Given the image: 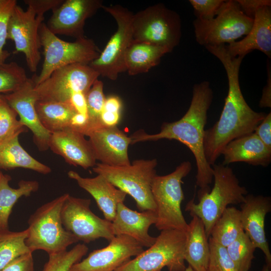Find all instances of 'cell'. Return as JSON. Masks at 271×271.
<instances>
[{
    "mask_svg": "<svg viewBox=\"0 0 271 271\" xmlns=\"http://www.w3.org/2000/svg\"><path fill=\"white\" fill-rule=\"evenodd\" d=\"M205 48L222 63L228 81V94L220 117L204 133L205 157L208 164L212 166L228 143L253 132L266 114L252 110L242 94L239 71L244 56H230L225 45L207 46Z\"/></svg>",
    "mask_w": 271,
    "mask_h": 271,
    "instance_id": "6da1fadb",
    "label": "cell"
},
{
    "mask_svg": "<svg viewBox=\"0 0 271 271\" xmlns=\"http://www.w3.org/2000/svg\"><path fill=\"white\" fill-rule=\"evenodd\" d=\"M213 97L208 81L195 84L190 106L182 118L174 122H164L160 131L156 134L138 131L130 137L131 144L168 139L175 140L186 145L195 159L196 184L200 188L198 193L210 191L209 185L213 179L212 166L207 162L204 152L205 127Z\"/></svg>",
    "mask_w": 271,
    "mask_h": 271,
    "instance_id": "7a4b0ae2",
    "label": "cell"
},
{
    "mask_svg": "<svg viewBox=\"0 0 271 271\" xmlns=\"http://www.w3.org/2000/svg\"><path fill=\"white\" fill-rule=\"evenodd\" d=\"M212 167L214 181L213 188L209 192L198 193V203L192 199L185 207L191 216H196L202 220L208 237L215 223L228 206L241 204L247 194L246 188L240 185L231 168L215 164Z\"/></svg>",
    "mask_w": 271,
    "mask_h": 271,
    "instance_id": "3957f363",
    "label": "cell"
},
{
    "mask_svg": "<svg viewBox=\"0 0 271 271\" xmlns=\"http://www.w3.org/2000/svg\"><path fill=\"white\" fill-rule=\"evenodd\" d=\"M68 193H65L39 207L28 220L25 242L33 252L43 250L48 255L67 250L78 242L63 226L61 212Z\"/></svg>",
    "mask_w": 271,
    "mask_h": 271,
    "instance_id": "277c9868",
    "label": "cell"
},
{
    "mask_svg": "<svg viewBox=\"0 0 271 271\" xmlns=\"http://www.w3.org/2000/svg\"><path fill=\"white\" fill-rule=\"evenodd\" d=\"M156 159L134 160L128 165L111 166L96 164L92 170L106 179L118 189L130 195L140 211L156 212L151 184L156 175Z\"/></svg>",
    "mask_w": 271,
    "mask_h": 271,
    "instance_id": "5b68a950",
    "label": "cell"
},
{
    "mask_svg": "<svg viewBox=\"0 0 271 271\" xmlns=\"http://www.w3.org/2000/svg\"><path fill=\"white\" fill-rule=\"evenodd\" d=\"M192 170L189 161H184L172 173L156 175L151 184V191L156 206L157 215L155 227L159 230L177 229L186 231L188 223L181 210L184 198L182 179Z\"/></svg>",
    "mask_w": 271,
    "mask_h": 271,
    "instance_id": "8992f818",
    "label": "cell"
},
{
    "mask_svg": "<svg viewBox=\"0 0 271 271\" xmlns=\"http://www.w3.org/2000/svg\"><path fill=\"white\" fill-rule=\"evenodd\" d=\"M39 38L44 59L39 75L32 77L35 85L61 67L74 64H89L101 53L92 39L84 37L73 42L65 41L51 32L43 23L40 28Z\"/></svg>",
    "mask_w": 271,
    "mask_h": 271,
    "instance_id": "52a82bcc",
    "label": "cell"
},
{
    "mask_svg": "<svg viewBox=\"0 0 271 271\" xmlns=\"http://www.w3.org/2000/svg\"><path fill=\"white\" fill-rule=\"evenodd\" d=\"M132 41L149 43L171 52L181 37L179 15L163 4L149 6L133 14Z\"/></svg>",
    "mask_w": 271,
    "mask_h": 271,
    "instance_id": "ba28073f",
    "label": "cell"
},
{
    "mask_svg": "<svg viewBox=\"0 0 271 271\" xmlns=\"http://www.w3.org/2000/svg\"><path fill=\"white\" fill-rule=\"evenodd\" d=\"M186 239L185 231L162 230L152 246L115 271H184Z\"/></svg>",
    "mask_w": 271,
    "mask_h": 271,
    "instance_id": "9c48e42d",
    "label": "cell"
},
{
    "mask_svg": "<svg viewBox=\"0 0 271 271\" xmlns=\"http://www.w3.org/2000/svg\"><path fill=\"white\" fill-rule=\"evenodd\" d=\"M253 19L246 16L236 1H225L216 17L208 20L193 21L196 41L205 47L224 45L246 35Z\"/></svg>",
    "mask_w": 271,
    "mask_h": 271,
    "instance_id": "30bf717a",
    "label": "cell"
},
{
    "mask_svg": "<svg viewBox=\"0 0 271 271\" xmlns=\"http://www.w3.org/2000/svg\"><path fill=\"white\" fill-rule=\"evenodd\" d=\"M105 12L113 17L117 30L112 35L99 57L88 65L102 77L115 80L120 73L126 71L124 57L132 42L133 13L120 5L103 6Z\"/></svg>",
    "mask_w": 271,
    "mask_h": 271,
    "instance_id": "8fae6325",
    "label": "cell"
},
{
    "mask_svg": "<svg viewBox=\"0 0 271 271\" xmlns=\"http://www.w3.org/2000/svg\"><path fill=\"white\" fill-rule=\"evenodd\" d=\"M24 10L16 5L11 15L8 26L7 39L14 41L17 53H22L28 67L35 72L41 60L39 30L44 19L45 13L29 0Z\"/></svg>",
    "mask_w": 271,
    "mask_h": 271,
    "instance_id": "7c38bea8",
    "label": "cell"
},
{
    "mask_svg": "<svg viewBox=\"0 0 271 271\" xmlns=\"http://www.w3.org/2000/svg\"><path fill=\"white\" fill-rule=\"evenodd\" d=\"M99 76L88 64H74L61 67L35 85L38 100L69 102L75 93L86 95Z\"/></svg>",
    "mask_w": 271,
    "mask_h": 271,
    "instance_id": "4fadbf2b",
    "label": "cell"
},
{
    "mask_svg": "<svg viewBox=\"0 0 271 271\" xmlns=\"http://www.w3.org/2000/svg\"><path fill=\"white\" fill-rule=\"evenodd\" d=\"M90 199L68 194L61 212L63 227L78 241L89 243L100 238L110 241L115 236L112 222L95 215L90 208Z\"/></svg>",
    "mask_w": 271,
    "mask_h": 271,
    "instance_id": "5bb4252c",
    "label": "cell"
},
{
    "mask_svg": "<svg viewBox=\"0 0 271 271\" xmlns=\"http://www.w3.org/2000/svg\"><path fill=\"white\" fill-rule=\"evenodd\" d=\"M144 250V247L132 237L116 235L107 246L94 250L69 271H115Z\"/></svg>",
    "mask_w": 271,
    "mask_h": 271,
    "instance_id": "9a60e30c",
    "label": "cell"
},
{
    "mask_svg": "<svg viewBox=\"0 0 271 271\" xmlns=\"http://www.w3.org/2000/svg\"><path fill=\"white\" fill-rule=\"evenodd\" d=\"M101 0H66L52 11L46 25L53 34L83 38L86 20L103 6Z\"/></svg>",
    "mask_w": 271,
    "mask_h": 271,
    "instance_id": "2e32d148",
    "label": "cell"
},
{
    "mask_svg": "<svg viewBox=\"0 0 271 271\" xmlns=\"http://www.w3.org/2000/svg\"><path fill=\"white\" fill-rule=\"evenodd\" d=\"M33 78L27 81L16 91L4 94L9 105L17 112L19 120L33 133L35 144L40 151L49 149L51 133L41 124L36 109L38 96Z\"/></svg>",
    "mask_w": 271,
    "mask_h": 271,
    "instance_id": "e0dca14e",
    "label": "cell"
},
{
    "mask_svg": "<svg viewBox=\"0 0 271 271\" xmlns=\"http://www.w3.org/2000/svg\"><path fill=\"white\" fill-rule=\"evenodd\" d=\"M240 208L243 231L254 247L262 251L266 264L271 267V253L265 232V218L271 211L270 197L246 195Z\"/></svg>",
    "mask_w": 271,
    "mask_h": 271,
    "instance_id": "ac0fdd59",
    "label": "cell"
},
{
    "mask_svg": "<svg viewBox=\"0 0 271 271\" xmlns=\"http://www.w3.org/2000/svg\"><path fill=\"white\" fill-rule=\"evenodd\" d=\"M87 137L95 158L100 163L111 166L130 164L128 148L131 139L116 126L100 127L90 132Z\"/></svg>",
    "mask_w": 271,
    "mask_h": 271,
    "instance_id": "d6986e66",
    "label": "cell"
},
{
    "mask_svg": "<svg viewBox=\"0 0 271 271\" xmlns=\"http://www.w3.org/2000/svg\"><path fill=\"white\" fill-rule=\"evenodd\" d=\"M49 149L73 166L87 169L94 167L96 164L89 141L84 134L72 127L51 133Z\"/></svg>",
    "mask_w": 271,
    "mask_h": 271,
    "instance_id": "ffe728a7",
    "label": "cell"
},
{
    "mask_svg": "<svg viewBox=\"0 0 271 271\" xmlns=\"http://www.w3.org/2000/svg\"><path fill=\"white\" fill-rule=\"evenodd\" d=\"M156 211L146 210L138 212L127 207L123 202L117 207L111 222L115 236L125 235L137 241L143 247H149L155 242L156 237L149 233L150 227L157 222Z\"/></svg>",
    "mask_w": 271,
    "mask_h": 271,
    "instance_id": "44dd1931",
    "label": "cell"
},
{
    "mask_svg": "<svg viewBox=\"0 0 271 271\" xmlns=\"http://www.w3.org/2000/svg\"><path fill=\"white\" fill-rule=\"evenodd\" d=\"M67 174L69 178L75 180L80 187L93 197L104 219L112 222L118 205L124 202L127 194L100 175L93 178H85L72 170L69 171Z\"/></svg>",
    "mask_w": 271,
    "mask_h": 271,
    "instance_id": "7402d4cb",
    "label": "cell"
},
{
    "mask_svg": "<svg viewBox=\"0 0 271 271\" xmlns=\"http://www.w3.org/2000/svg\"><path fill=\"white\" fill-rule=\"evenodd\" d=\"M230 56H245L254 50L262 52L271 57V9L265 7L253 17L252 27L245 37L239 41L225 46Z\"/></svg>",
    "mask_w": 271,
    "mask_h": 271,
    "instance_id": "603a6c76",
    "label": "cell"
},
{
    "mask_svg": "<svg viewBox=\"0 0 271 271\" xmlns=\"http://www.w3.org/2000/svg\"><path fill=\"white\" fill-rule=\"evenodd\" d=\"M223 165L244 162L252 166H268L271 162V149L254 133L236 139L223 149Z\"/></svg>",
    "mask_w": 271,
    "mask_h": 271,
    "instance_id": "cb8c5ba5",
    "label": "cell"
},
{
    "mask_svg": "<svg viewBox=\"0 0 271 271\" xmlns=\"http://www.w3.org/2000/svg\"><path fill=\"white\" fill-rule=\"evenodd\" d=\"M186 232L184 258L194 271H207L210 249L209 237L202 220L193 216Z\"/></svg>",
    "mask_w": 271,
    "mask_h": 271,
    "instance_id": "d4e9b609",
    "label": "cell"
},
{
    "mask_svg": "<svg viewBox=\"0 0 271 271\" xmlns=\"http://www.w3.org/2000/svg\"><path fill=\"white\" fill-rule=\"evenodd\" d=\"M19 136L0 141V169L24 168L44 175L50 173L49 166L34 158L22 147Z\"/></svg>",
    "mask_w": 271,
    "mask_h": 271,
    "instance_id": "484cf974",
    "label": "cell"
},
{
    "mask_svg": "<svg viewBox=\"0 0 271 271\" xmlns=\"http://www.w3.org/2000/svg\"><path fill=\"white\" fill-rule=\"evenodd\" d=\"M169 52L164 47L132 41L125 54L126 71L130 75L146 73L157 66L161 58Z\"/></svg>",
    "mask_w": 271,
    "mask_h": 271,
    "instance_id": "4316f807",
    "label": "cell"
},
{
    "mask_svg": "<svg viewBox=\"0 0 271 271\" xmlns=\"http://www.w3.org/2000/svg\"><path fill=\"white\" fill-rule=\"evenodd\" d=\"M11 177L0 172V234L9 231V219L16 202L22 197H28L39 189L36 181L21 180L18 187L9 185Z\"/></svg>",
    "mask_w": 271,
    "mask_h": 271,
    "instance_id": "83f0119b",
    "label": "cell"
},
{
    "mask_svg": "<svg viewBox=\"0 0 271 271\" xmlns=\"http://www.w3.org/2000/svg\"><path fill=\"white\" fill-rule=\"evenodd\" d=\"M35 107L41 124L50 133L71 127L77 113L70 102L37 100Z\"/></svg>",
    "mask_w": 271,
    "mask_h": 271,
    "instance_id": "f1b7e54d",
    "label": "cell"
},
{
    "mask_svg": "<svg viewBox=\"0 0 271 271\" xmlns=\"http://www.w3.org/2000/svg\"><path fill=\"white\" fill-rule=\"evenodd\" d=\"M243 231L240 210L228 207L215 223L209 237L226 247Z\"/></svg>",
    "mask_w": 271,
    "mask_h": 271,
    "instance_id": "f546056e",
    "label": "cell"
},
{
    "mask_svg": "<svg viewBox=\"0 0 271 271\" xmlns=\"http://www.w3.org/2000/svg\"><path fill=\"white\" fill-rule=\"evenodd\" d=\"M27 235V228L0 234V270L17 257L32 252L26 244Z\"/></svg>",
    "mask_w": 271,
    "mask_h": 271,
    "instance_id": "4dcf8cb0",
    "label": "cell"
},
{
    "mask_svg": "<svg viewBox=\"0 0 271 271\" xmlns=\"http://www.w3.org/2000/svg\"><path fill=\"white\" fill-rule=\"evenodd\" d=\"M105 99L103 83L97 79L86 94L87 122L83 132L85 136H87L93 130L104 126L101 117Z\"/></svg>",
    "mask_w": 271,
    "mask_h": 271,
    "instance_id": "1f68e13d",
    "label": "cell"
},
{
    "mask_svg": "<svg viewBox=\"0 0 271 271\" xmlns=\"http://www.w3.org/2000/svg\"><path fill=\"white\" fill-rule=\"evenodd\" d=\"M226 248L238 271L249 270L256 248L243 231Z\"/></svg>",
    "mask_w": 271,
    "mask_h": 271,
    "instance_id": "d6a6232c",
    "label": "cell"
},
{
    "mask_svg": "<svg viewBox=\"0 0 271 271\" xmlns=\"http://www.w3.org/2000/svg\"><path fill=\"white\" fill-rule=\"evenodd\" d=\"M88 251L84 243H79L70 250L49 254V259L41 271H69L73 265L80 261Z\"/></svg>",
    "mask_w": 271,
    "mask_h": 271,
    "instance_id": "836d02e7",
    "label": "cell"
},
{
    "mask_svg": "<svg viewBox=\"0 0 271 271\" xmlns=\"http://www.w3.org/2000/svg\"><path fill=\"white\" fill-rule=\"evenodd\" d=\"M24 68L15 62L0 64V94L19 89L28 80Z\"/></svg>",
    "mask_w": 271,
    "mask_h": 271,
    "instance_id": "e575fe53",
    "label": "cell"
},
{
    "mask_svg": "<svg viewBox=\"0 0 271 271\" xmlns=\"http://www.w3.org/2000/svg\"><path fill=\"white\" fill-rule=\"evenodd\" d=\"M17 112L0 94V141L19 135L26 130L17 118Z\"/></svg>",
    "mask_w": 271,
    "mask_h": 271,
    "instance_id": "d590c367",
    "label": "cell"
},
{
    "mask_svg": "<svg viewBox=\"0 0 271 271\" xmlns=\"http://www.w3.org/2000/svg\"><path fill=\"white\" fill-rule=\"evenodd\" d=\"M210 249L207 271H238L226 248L209 237Z\"/></svg>",
    "mask_w": 271,
    "mask_h": 271,
    "instance_id": "8d00e7d4",
    "label": "cell"
},
{
    "mask_svg": "<svg viewBox=\"0 0 271 271\" xmlns=\"http://www.w3.org/2000/svg\"><path fill=\"white\" fill-rule=\"evenodd\" d=\"M224 0H190L197 19L208 20L217 15Z\"/></svg>",
    "mask_w": 271,
    "mask_h": 271,
    "instance_id": "74e56055",
    "label": "cell"
},
{
    "mask_svg": "<svg viewBox=\"0 0 271 271\" xmlns=\"http://www.w3.org/2000/svg\"><path fill=\"white\" fill-rule=\"evenodd\" d=\"M17 5L16 0H0V53L7 40L8 26L12 13Z\"/></svg>",
    "mask_w": 271,
    "mask_h": 271,
    "instance_id": "f35d334b",
    "label": "cell"
},
{
    "mask_svg": "<svg viewBox=\"0 0 271 271\" xmlns=\"http://www.w3.org/2000/svg\"><path fill=\"white\" fill-rule=\"evenodd\" d=\"M0 271H34L32 253H26L17 257Z\"/></svg>",
    "mask_w": 271,
    "mask_h": 271,
    "instance_id": "ab89813d",
    "label": "cell"
},
{
    "mask_svg": "<svg viewBox=\"0 0 271 271\" xmlns=\"http://www.w3.org/2000/svg\"><path fill=\"white\" fill-rule=\"evenodd\" d=\"M243 13L253 19L256 13L265 7H270V0H237Z\"/></svg>",
    "mask_w": 271,
    "mask_h": 271,
    "instance_id": "60d3db41",
    "label": "cell"
},
{
    "mask_svg": "<svg viewBox=\"0 0 271 271\" xmlns=\"http://www.w3.org/2000/svg\"><path fill=\"white\" fill-rule=\"evenodd\" d=\"M259 139L271 149V112L266 114L253 132Z\"/></svg>",
    "mask_w": 271,
    "mask_h": 271,
    "instance_id": "b9f144b4",
    "label": "cell"
},
{
    "mask_svg": "<svg viewBox=\"0 0 271 271\" xmlns=\"http://www.w3.org/2000/svg\"><path fill=\"white\" fill-rule=\"evenodd\" d=\"M69 102L77 113L87 115V103L85 94L80 92L73 94L71 97Z\"/></svg>",
    "mask_w": 271,
    "mask_h": 271,
    "instance_id": "7bdbcfd3",
    "label": "cell"
},
{
    "mask_svg": "<svg viewBox=\"0 0 271 271\" xmlns=\"http://www.w3.org/2000/svg\"><path fill=\"white\" fill-rule=\"evenodd\" d=\"M120 111L103 109L101 114V122L103 126H115L120 120Z\"/></svg>",
    "mask_w": 271,
    "mask_h": 271,
    "instance_id": "ee69618b",
    "label": "cell"
},
{
    "mask_svg": "<svg viewBox=\"0 0 271 271\" xmlns=\"http://www.w3.org/2000/svg\"><path fill=\"white\" fill-rule=\"evenodd\" d=\"M268 79L265 86L264 87L262 96L259 101L260 107H269L271 106V77L270 70H268Z\"/></svg>",
    "mask_w": 271,
    "mask_h": 271,
    "instance_id": "f6af8a7d",
    "label": "cell"
},
{
    "mask_svg": "<svg viewBox=\"0 0 271 271\" xmlns=\"http://www.w3.org/2000/svg\"><path fill=\"white\" fill-rule=\"evenodd\" d=\"M10 55V54L5 50L2 53H0V64L5 62Z\"/></svg>",
    "mask_w": 271,
    "mask_h": 271,
    "instance_id": "bcb514c9",
    "label": "cell"
},
{
    "mask_svg": "<svg viewBox=\"0 0 271 271\" xmlns=\"http://www.w3.org/2000/svg\"><path fill=\"white\" fill-rule=\"evenodd\" d=\"M261 271H270V266L266 264L263 266Z\"/></svg>",
    "mask_w": 271,
    "mask_h": 271,
    "instance_id": "7dc6e473",
    "label": "cell"
},
{
    "mask_svg": "<svg viewBox=\"0 0 271 271\" xmlns=\"http://www.w3.org/2000/svg\"><path fill=\"white\" fill-rule=\"evenodd\" d=\"M184 271H194L192 268L188 265V267H187Z\"/></svg>",
    "mask_w": 271,
    "mask_h": 271,
    "instance_id": "c3c4849f",
    "label": "cell"
}]
</instances>
